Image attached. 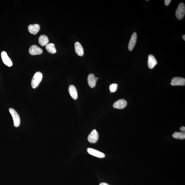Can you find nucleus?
<instances>
[{
	"label": "nucleus",
	"instance_id": "f257e3e1",
	"mask_svg": "<svg viewBox=\"0 0 185 185\" xmlns=\"http://www.w3.org/2000/svg\"><path fill=\"white\" fill-rule=\"evenodd\" d=\"M42 78L41 72H37L34 75L31 81V86L33 89H35L39 86Z\"/></svg>",
	"mask_w": 185,
	"mask_h": 185
},
{
	"label": "nucleus",
	"instance_id": "f03ea898",
	"mask_svg": "<svg viewBox=\"0 0 185 185\" xmlns=\"http://www.w3.org/2000/svg\"><path fill=\"white\" fill-rule=\"evenodd\" d=\"M185 14V6L184 3H180L176 12V16L178 20H181L184 18Z\"/></svg>",
	"mask_w": 185,
	"mask_h": 185
},
{
	"label": "nucleus",
	"instance_id": "7ed1b4c3",
	"mask_svg": "<svg viewBox=\"0 0 185 185\" xmlns=\"http://www.w3.org/2000/svg\"><path fill=\"white\" fill-rule=\"evenodd\" d=\"M9 111L12 117L14 122V126L18 127L20 124V116L15 110L13 108H10L9 109Z\"/></svg>",
	"mask_w": 185,
	"mask_h": 185
},
{
	"label": "nucleus",
	"instance_id": "20e7f679",
	"mask_svg": "<svg viewBox=\"0 0 185 185\" xmlns=\"http://www.w3.org/2000/svg\"><path fill=\"white\" fill-rule=\"evenodd\" d=\"M171 84L172 86H184L185 85V79L180 77L173 78L171 80Z\"/></svg>",
	"mask_w": 185,
	"mask_h": 185
},
{
	"label": "nucleus",
	"instance_id": "39448f33",
	"mask_svg": "<svg viewBox=\"0 0 185 185\" xmlns=\"http://www.w3.org/2000/svg\"><path fill=\"white\" fill-rule=\"evenodd\" d=\"M99 137L98 133L96 130L94 129L91 132V133L89 135L88 137V140L91 143H96L98 140Z\"/></svg>",
	"mask_w": 185,
	"mask_h": 185
},
{
	"label": "nucleus",
	"instance_id": "423d86ee",
	"mask_svg": "<svg viewBox=\"0 0 185 185\" xmlns=\"http://www.w3.org/2000/svg\"><path fill=\"white\" fill-rule=\"evenodd\" d=\"M99 78L95 77L94 74H89L88 78V82L90 88H94L96 85V83Z\"/></svg>",
	"mask_w": 185,
	"mask_h": 185
},
{
	"label": "nucleus",
	"instance_id": "0eeeda50",
	"mask_svg": "<svg viewBox=\"0 0 185 185\" xmlns=\"http://www.w3.org/2000/svg\"><path fill=\"white\" fill-rule=\"evenodd\" d=\"M1 57L3 63L8 67H10L12 66V63L10 59L8 57L7 53L5 51L1 53Z\"/></svg>",
	"mask_w": 185,
	"mask_h": 185
},
{
	"label": "nucleus",
	"instance_id": "6e6552de",
	"mask_svg": "<svg viewBox=\"0 0 185 185\" xmlns=\"http://www.w3.org/2000/svg\"><path fill=\"white\" fill-rule=\"evenodd\" d=\"M137 41V34L136 32H134L131 36L128 44V48L130 51H132L135 48Z\"/></svg>",
	"mask_w": 185,
	"mask_h": 185
},
{
	"label": "nucleus",
	"instance_id": "1a4fd4ad",
	"mask_svg": "<svg viewBox=\"0 0 185 185\" xmlns=\"http://www.w3.org/2000/svg\"><path fill=\"white\" fill-rule=\"evenodd\" d=\"M29 53L32 55H39L42 54V50L41 48L37 45H33L30 48Z\"/></svg>",
	"mask_w": 185,
	"mask_h": 185
},
{
	"label": "nucleus",
	"instance_id": "9d476101",
	"mask_svg": "<svg viewBox=\"0 0 185 185\" xmlns=\"http://www.w3.org/2000/svg\"><path fill=\"white\" fill-rule=\"evenodd\" d=\"M127 104V102L125 100L120 99L114 103L113 107L117 109H122L126 107Z\"/></svg>",
	"mask_w": 185,
	"mask_h": 185
},
{
	"label": "nucleus",
	"instance_id": "9b49d317",
	"mask_svg": "<svg viewBox=\"0 0 185 185\" xmlns=\"http://www.w3.org/2000/svg\"><path fill=\"white\" fill-rule=\"evenodd\" d=\"M87 151L89 154L92 155L93 156L99 157V158H103L105 157V155L103 153L92 148H88L87 149Z\"/></svg>",
	"mask_w": 185,
	"mask_h": 185
},
{
	"label": "nucleus",
	"instance_id": "f8f14e48",
	"mask_svg": "<svg viewBox=\"0 0 185 185\" xmlns=\"http://www.w3.org/2000/svg\"><path fill=\"white\" fill-rule=\"evenodd\" d=\"M148 66L150 69L153 68L157 64V61L154 56L152 55H150L148 56Z\"/></svg>",
	"mask_w": 185,
	"mask_h": 185
},
{
	"label": "nucleus",
	"instance_id": "ddd939ff",
	"mask_svg": "<svg viewBox=\"0 0 185 185\" xmlns=\"http://www.w3.org/2000/svg\"><path fill=\"white\" fill-rule=\"evenodd\" d=\"M40 26L38 24H31L28 27L30 32L33 35H36L40 31Z\"/></svg>",
	"mask_w": 185,
	"mask_h": 185
},
{
	"label": "nucleus",
	"instance_id": "4468645a",
	"mask_svg": "<svg viewBox=\"0 0 185 185\" xmlns=\"http://www.w3.org/2000/svg\"><path fill=\"white\" fill-rule=\"evenodd\" d=\"M69 92L70 95L74 100L77 99L78 94L77 90L73 85H71L69 87Z\"/></svg>",
	"mask_w": 185,
	"mask_h": 185
},
{
	"label": "nucleus",
	"instance_id": "2eb2a0df",
	"mask_svg": "<svg viewBox=\"0 0 185 185\" xmlns=\"http://www.w3.org/2000/svg\"><path fill=\"white\" fill-rule=\"evenodd\" d=\"M75 49L76 54L78 56H82L84 55V50L80 42H76L75 44Z\"/></svg>",
	"mask_w": 185,
	"mask_h": 185
},
{
	"label": "nucleus",
	"instance_id": "dca6fc26",
	"mask_svg": "<svg viewBox=\"0 0 185 185\" xmlns=\"http://www.w3.org/2000/svg\"><path fill=\"white\" fill-rule=\"evenodd\" d=\"M49 40L48 38L45 35H41L40 36L39 39V42L41 46H46L48 44Z\"/></svg>",
	"mask_w": 185,
	"mask_h": 185
},
{
	"label": "nucleus",
	"instance_id": "f3484780",
	"mask_svg": "<svg viewBox=\"0 0 185 185\" xmlns=\"http://www.w3.org/2000/svg\"><path fill=\"white\" fill-rule=\"evenodd\" d=\"M46 49L48 51L52 54H54L56 53V50L54 44L50 43L46 46Z\"/></svg>",
	"mask_w": 185,
	"mask_h": 185
},
{
	"label": "nucleus",
	"instance_id": "a211bd4d",
	"mask_svg": "<svg viewBox=\"0 0 185 185\" xmlns=\"http://www.w3.org/2000/svg\"><path fill=\"white\" fill-rule=\"evenodd\" d=\"M173 138L176 139L181 140L185 139V132H175L173 134Z\"/></svg>",
	"mask_w": 185,
	"mask_h": 185
},
{
	"label": "nucleus",
	"instance_id": "6ab92c4d",
	"mask_svg": "<svg viewBox=\"0 0 185 185\" xmlns=\"http://www.w3.org/2000/svg\"><path fill=\"white\" fill-rule=\"evenodd\" d=\"M118 84H112L109 87V90L111 93L115 92L117 89Z\"/></svg>",
	"mask_w": 185,
	"mask_h": 185
},
{
	"label": "nucleus",
	"instance_id": "aec40b11",
	"mask_svg": "<svg viewBox=\"0 0 185 185\" xmlns=\"http://www.w3.org/2000/svg\"><path fill=\"white\" fill-rule=\"evenodd\" d=\"M171 1V0H165V4L166 6H167L169 5Z\"/></svg>",
	"mask_w": 185,
	"mask_h": 185
},
{
	"label": "nucleus",
	"instance_id": "412c9836",
	"mask_svg": "<svg viewBox=\"0 0 185 185\" xmlns=\"http://www.w3.org/2000/svg\"><path fill=\"white\" fill-rule=\"evenodd\" d=\"M180 130L182 131H183L184 132H185V127L184 126H182L180 127Z\"/></svg>",
	"mask_w": 185,
	"mask_h": 185
},
{
	"label": "nucleus",
	"instance_id": "4be33fe9",
	"mask_svg": "<svg viewBox=\"0 0 185 185\" xmlns=\"http://www.w3.org/2000/svg\"><path fill=\"white\" fill-rule=\"evenodd\" d=\"M99 185H109L106 183H101L99 184Z\"/></svg>",
	"mask_w": 185,
	"mask_h": 185
},
{
	"label": "nucleus",
	"instance_id": "5701e85b",
	"mask_svg": "<svg viewBox=\"0 0 185 185\" xmlns=\"http://www.w3.org/2000/svg\"><path fill=\"white\" fill-rule=\"evenodd\" d=\"M182 38H183V39H184V41H185V35H183Z\"/></svg>",
	"mask_w": 185,
	"mask_h": 185
}]
</instances>
